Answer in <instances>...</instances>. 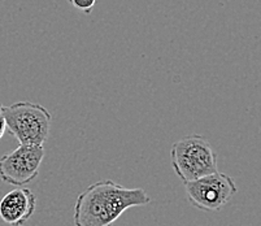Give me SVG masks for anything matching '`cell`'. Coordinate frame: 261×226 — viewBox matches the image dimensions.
<instances>
[{
    "mask_svg": "<svg viewBox=\"0 0 261 226\" xmlns=\"http://www.w3.org/2000/svg\"><path fill=\"white\" fill-rule=\"evenodd\" d=\"M151 203L141 187L127 189L112 180L98 181L78 195L74 204V226H113L123 212Z\"/></svg>",
    "mask_w": 261,
    "mask_h": 226,
    "instance_id": "obj_1",
    "label": "cell"
},
{
    "mask_svg": "<svg viewBox=\"0 0 261 226\" xmlns=\"http://www.w3.org/2000/svg\"><path fill=\"white\" fill-rule=\"evenodd\" d=\"M170 163L175 175L184 183L218 172L217 154L210 140L199 134L178 139L170 149Z\"/></svg>",
    "mask_w": 261,
    "mask_h": 226,
    "instance_id": "obj_2",
    "label": "cell"
},
{
    "mask_svg": "<svg viewBox=\"0 0 261 226\" xmlns=\"http://www.w3.org/2000/svg\"><path fill=\"white\" fill-rule=\"evenodd\" d=\"M7 130L23 146H43L48 139L52 116L47 108L32 102L3 106Z\"/></svg>",
    "mask_w": 261,
    "mask_h": 226,
    "instance_id": "obj_3",
    "label": "cell"
},
{
    "mask_svg": "<svg viewBox=\"0 0 261 226\" xmlns=\"http://www.w3.org/2000/svg\"><path fill=\"white\" fill-rule=\"evenodd\" d=\"M190 204L200 211H220L238 192L234 178L226 173L216 172L199 180L185 183Z\"/></svg>",
    "mask_w": 261,
    "mask_h": 226,
    "instance_id": "obj_4",
    "label": "cell"
},
{
    "mask_svg": "<svg viewBox=\"0 0 261 226\" xmlns=\"http://www.w3.org/2000/svg\"><path fill=\"white\" fill-rule=\"evenodd\" d=\"M44 154L43 146L20 144L0 159V180L16 187L33 182L39 174Z\"/></svg>",
    "mask_w": 261,
    "mask_h": 226,
    "instance_id": "obj_5",
    "label": "cell"
},
{
    "mask_svg": "<svg viewBox=\"0 0 261 226\" xmlns=\"http://www.w3.org/2000/svg\"><path fill=\"white\" fill-rule=\"evenodd\" d=\"M37 199L28 187H17L0 200V218L9 226H23L34 215Z\"/></svg>",
    "mask_w": 261,
    "mask_h": 226,
    "instance_id": "obj_6",
    "label": "cell"
},
{
    "mask_svg": "<svg viewBox=\"0 0 261 226\" xmlns=\"http://www.w3.org/2000/svg\"><path fill=\"white\" fill-rule=\"evenodd\" d=\"M74 8L80 9V11L85 12L86 15H90L92 8L96 4V0H68Z\"/></svg>",
    "mask_w": 261,
    "mask_h": 226,
    "instance_id": "obj_7",
    "label": "cell"
},
{
    "mask_svg": "<svg viewBox=\"0 0 261 226\" xmlns=\"http://www.w3.org/2000/svg\"><path fill=\"white\" fill-rule=\"evenodd\" d=\"M7 132V125H6V118L3 115V106L0 104V139L4 137Z\"/></svg>",
    "mask_w": 261,
    "mask_h": 226,
    "instance_id": "obj_8",
    "label": "cell"
}]
</instances>
